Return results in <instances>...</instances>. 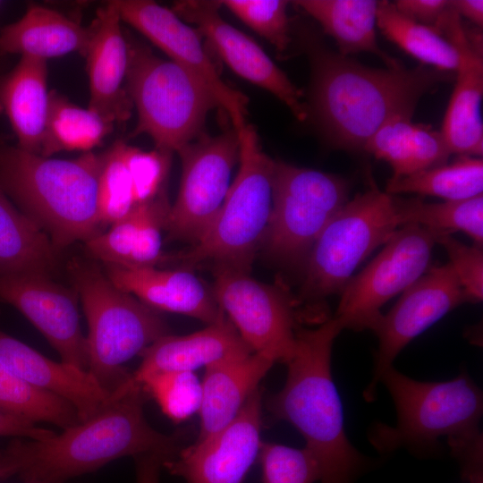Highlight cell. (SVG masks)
I'll return each mask as SVG.
<instances>
[{
  "mask_svg": "<svg viewBox=\"0 0 483 483\" xmlns=\"http://www.w3.org/2000/svg\"><path fill=\"white\" fill-rule=\"evenodd\" d=\"M310 66L308 119L336 149L363 152L376 131L397 114H414L419 100L452 72L425 65L384 69L365 66L304 33Z\"/></svg>",
  "mask_w": 483,
  "mask_h": 483,
  "instance_id": "cell-1",
  "label": "cell"
},
{
  "mask_svg": "<svg viewBox=\"0 0 483 483\" xmlns=\"http://www.w3.org/2000/svg\"><path fill=\"white\" fill-rule=\"evenodd\" d=\"M182 448V435L162 434L148 424L143 391L130 377L89 419L48 437L13 438L0 451V479L64 483L122 457L163 453L173 458Z\"/></svg>",
  "mask_w": 483,
  "mask_h": 483,
  "instance_id": "cell-2",
  "label": "cell"
},
{
  "mask_svg": "<svg viewBox=\"0 0 483 483\" xmlns=\"http://www.w3.org/2000/svg\"><path fill=\"white\" fill-rule=\"evenodd\" d=\"M342 330L335 318L316 328H298L284 385L265 402L274 419L289 422L303 436L318 463L319 483H354L368 464L347 437L332 377V347Z\"/></svg>",
  "mask_w": 483,
  "mask_h": 483,
  "instance_id": "cell-3",
  "label": "cell"
},
{
  "mask_svg": "<svg viewBox=\"0 0 483 483\" xmlns=\"http://www.w3.org/2000/svg\"><path fill=\"white\" fill-rule=\"evenodd\" d=\"M103 154L58 159L0 145V185L57 250L99 233Z\"/></svg>",
  "mask_w": 483,
  "mask_h": 483,
  "instance_id": "cell-4",
  "label": "cell"
},
{
  "mask_svg": "<svg viewBox=\"0 0 483 483\" xmlns=\"http://www.w3.org/2000/svg\"><path fill=\"white\" fill-rule=\"evenodd\" d=\"M379 383L390 393L397 413L394 426L376 423L369 433L381 453L405 447L414 452L436 450L445 436L451 453L480 438L482 393L466 372L445 382L415 380L386 369Z\"/></svg>",
  "mask_w": 483,
  "mask_h": 483,
  "instance_id": "cell-5",
  "label": "cell"
},
{
  "mask_svg": "<svg viewBox=\"0 0 483 483\" xmlns=\"http://www.w3.org/2000/svg\"><path fill=\"white\" fill-rule=\"evenodd\" d=\"M67 270L88 323V371L114 392L131 376L123 364L168 334L167 326L155 309L116 287L95 263L72 258Z\"/></svg>",
  "mask_w": 483,
  "mask_h": 483,
  "instance_id": "cell-6",
  "label": "cell"
},
{
  "mask_svg": "<svg viewBox=\"0 0 483 483\" xmlns=\"http://www.w3.org/2000/svg\"><path fill=\"white\" fill-rule=\"evenodd\" d=\"M127 42L126 91L138 115L132 134H146L156 148L178 152L203 132L219 105L193 72L139 41Z\"/></svg>",
  "mask_w": 483,
  "mask_h": 483,
  "instance_id": "cell-7",
  "label": "cell"
},
{
  "mask_svg": "<svg viewBox=\"0 0 483 483\" xmlns=\"http://www.w3.org/2000/svg\"><path fill=\"white\" fill-rule=\"evenodd\" d=\"M237 133L240 165L225 201L202 238L177 256L190 267L213 261L216 267L249 272L256 249L265 238L272 211L275 160L263 151L251 124Z\"/></svg>",
  "mask_w": 483,
  "mask_h": 483,
  "instance_id": "cell-8",
  "label": "cell"
},
{
  "mask_svg": "<svg viewBox=\"0 0 483 483\" xmlns=\"http://www.w3.org/2000/svg\"><path fill=\"white\" fill-rule=\"evenodd\" d=\"M395 199L369 187L356 194L327 224L307 258L301 295L323 300L341 292L357 267L401 227Z\"/></svg>",
  "mask_w": 483,
  "mask_h": 483,
  "instance_id": "cell-9",
  "label": "cell"
},
{
  "mask_svg": "<svg viewBox=\"0 0 483 483\" xmlns=\"http://www.w3.org/2000/svg\"><path fill=\"white\" fill-rule=\"evenodd\" d=\"M343 177L275 160L268 254L285 265L306 258L319 234L350 199Z\"/></svg>",
  "mask_w": 483,
  "mask_h": 483,
  "instance_id": "cell-10",
  "label": "cell"
},
{
  "mask_svg": "<svg viewBox=\"0 0 483 483\" xmlns=\"http://www.w3.org/2000/svg\"><path fill=\"white\" fill-rule=\"evenodd\" d=\"M436 233L418 225L401 226L374 259L342 290L334 318L342 329L373 330L386 302L428 269Z\"/></svg>",
  "mask_w": 483,
  "mask_h": 483,
  "instance_id": "cell-11",
  "label": "cell"
},
{
  "mask_svg": "<svg viewBox=\"0 0 483 483\" xmlns=\"http://www.w3.org/2000/svg\"><path fill=\"white\" fill-rule=\"evenodd\" d=\"M177 153L181 182L165 229L171 239L194 245L213 223L231 186L240 156L238 133L233 127L214 136L202 132Z\"/></svg>",
  "mask_w": 483,
  "mask_h": 483,
  "instance_id": "cell-12",
  "label": "cell"
},
{
  "mask_svg": "<svg viewBox=\"0 0 483 483\" xmlns=\"http://www.w3.org/2000/svg\"><path fill=\"white\" fill-rule=\"evenodd\" d=\"M214 297L242 340L273 363H287L297 342L294 303L282 289L249 272L216 267Z\"/></svg>",
  "mask_w": 483,
  "mask_h": 483,
  "instance_id": "cell-13",
  "label": "cell"
},
{
  "mask_svg": "<svg viewBox=\"0 0 483 483\" xmlns=\"http://www.w3.org/2000/svg\"><path fill=\"white\" fill-rule=\"evenodd\" d=\"M122 21L146 37L169 59L193 72L210 89L238 131L247 123L248 98L221 77L203 38L172 9L150 0H114Z\"/></svg>",
  "mask_w": 483,
  "mask_h": 483,
  "instance_id": "cell-14",
  "label": "cell"
},
{
  "mask_svg": "<svg viewBox=\"0 0 483 483\" xmlns=\"http://www.w3.org/2000/svg\"><path fill=\"white\" fill-rule=\"evenodd\" d=\"M464 302H469L468 297L449 263L428 268L403 291L373 329L378 347L372 378L363 392L364 399L368 402L376 399L382 374L393 366L410 342Z\"/></svg>",
  "mask_w": 483,
  "mask_h": 483,
  "instance_id": "cell-15",
  "label": "cell"
},
{
  "mask_svg": "<svg viewBox=\"0 0 483 483\" xmlns=\"http://www.w3.org/2000/svg\"><path fill=\"white\" fill-rule=\"evenodd\" d=\"M220 6V1L182 0L175 2L172 10L193 25L234 73L271 93L300 122L306 121L309 114L302 91L252 38L223 19Z\"/></svg>",
  "mask_w": 483,
  "mask_h": 483,
  "instance_id": "cell-16",
  "label": "cell"
},
{
  "mask_svg": "<svg viewBox=\"0 0 483 483\" xmlns=\"http://www.w3.org/2000/svg\"><path fill=\"white\" fill-rule=\"evenodd\" d=\"M262 407L258 388L231 423L210 437L182 447L163 468L186 483H242L259 453Z\"/></svg>",
  "mask_w": 483,
  "mask_h": 483,
  "instance_id": "cell-17",
  "label": "cell"
},
{
  "mask_svg": "<svg viewBox=\"0 0 483 483\" xmlns=\"http://www.w3.org/2000/svg\"><path fill=\"white\" fill-rule=\"evenodd\" d=\"M0 301L22 313L58 352L63 362L88 370L78 295L42 274L0 275Z\"/></svg>",
  "mask_w": 483,
  "mask_h": 483,
  "instance_id": "cell-18",
  "label": "cell"
},
{
  "mask_svg": "<svg viewBox=\"0 0 483 483\" xmlns=\"http://www.w3.org/2000/svg\"><path fill=\"white\" fill-rule=\"evenodd\" d=\"M114 1L97 11L84 53L89 84L90 109L114 123L129 118L131 101L124 89L128 42Z\"/></svg>",
  "mask_w": 483,
  "mask_h": 483,
  "instance_id": "cell-19",
  "label": "cell"
},
{
  "mask_svg": "<svg viewBox=\"0 0 483 483\" xmlns=\"http://www.w3.org/2000/svg\"><path fill=\"white\" fill-rule=\"evenodd\" d=\"M447 39L455 47L459 66L444 116L441 133L451 154L481 157L483 154V55L481 33L453 29Z\"/></svg>",
  "mask_w": 483,
  "mask_h": 483,
  "instance_id": "cell-20",
  "label": "cell"
},
{
  "mask_svg": "<svg viewBox=\"0 0 483 483\" xmlns=\"http://www.w3.org/2000/svg\"><path fill=\"white\" fill-rule=\"evenodd\" d=\"M104 266L105 274L116 287L155 310L186 315L207 325L225 317L213 292L191 271L157 267Z\"/></svg>",
  "mask_w": 483,
  "mask_h": 483,
  "instance_id": "cell-21",
  "label": "cell"
},
{
  "mask_svg": "<svg viewBox=\"0 0 483 483\" xmlns=\"http://www.w3.org/2000/svg\"><path fill=\"white\" fill-rule=\"evenodd\" d=\"M0 363L31 386L71 403L80 421L97 413L114 396L88 370L50 360L1 330Z\"/></svg>",
  "mask_w": 483,
  "mask_h": 483,
  "instance_id": "cell-22",
  "label": "cell"
},
{
  "mask_svg": "<svg viewBox=\"0 0 483 483\" xmlns=\"http://www.w3.org/2000/svg\"><path fill=\"white\" fill-rule=\"evenodd\" d=\"M253 352L225 316L201 330L184 335H165L140 354L141 362L131 374L133 383L157 373L193 372Z\"/></svg>",
  "mask_w": 483,
  "mask_h": 483,
  "instance_id": "cell-23",
  "label": "cell"
},
{
  "mask_svg": "<svg viewBox=\"0 0 483 483\" xmlns=\"http://www.w3.org/2000/svg\"><path fill=\"white\" fill-rule=\"evenodd\" d=\"M273 364L251 352L206 368L201 380L200 426L196 442L210 437L234 419Z\"/></svg>",
  "mask_w": 483,
  "mask_h": 483,
  "instance_id": "cell-24",
  "label": "cell"
},
{
  "mask_svg": "<svg viewBox=\"0 0 483 483\" xmlns=\"http://www.w3.org/2000/svg\"><path fill=\"white\" fill-rule=\"evenodd\" d=\"M49 100L45 60L21 56L18 64L0 80V109L10 122L19 148L40 154Z\"/></svg>",
  "mask_w": 483,
  "mask_h": 483,
  "instance_id": "cell-25",
  "label": "cell"
},
{
  "mask_svg": "<svg viewBox=\"0 0 483 483\" xmlns=\"http://www.w3.org/2000/svg\"><path fill=\"white\" fill-rule=\"evenodd\" d=\"M91 36L84 27L53 9L32 4L0 30V53L47 61L73 52L84 55Z\"/></svg>",
  "mask_w": 483,
  "mask_h": 483,
  "instance_id": "cell-26",
  "label": "cell"
},
{
  "mask_svg": "<svg viewBox=\"0 0 483 483\" xmlns=\"http://www.w3.org/2000/svg\"><path fill=\"white\" fill-rule=\"evenodd\" d=\"M412 116H393L364 147L363 152L390 165L392 178L445 164L452 155L440 131L429 124L413 123Z\"/></svg>",
  "mask_w": 483,
  "mask_h": 483,
  "instance_id": "cell-27",
  "label": "cell"
},
{
  "mask_svg": "<svg viewBox=\"0 0 483 483\" xmlns=\"http://www.w3.org/2000/svg\"><path fill=\"white\" fill-rule=\"evenodd\" d=\"M292 3L316 20L335 40L340 55L369 53L379 57L386 67L402 64L377 44L376 27L379 1L298 0Z\"/></svg>",
  "mask_w": 483,
  "mask_h": 483,
  "instance_id": "cell-28",
  "label": "cell"
},
{
  "mask_svg": "<svg viewBox=\"0 0 483 483\" xmlns=\"http://www.w3.org/2000/svg\"><path fill=\"white\" fill-rule=\"evenodd\" d=\"M57 251L47 233L10 201L0 185V275L51 276L57 266Z\"/></svg>",
  "mask_w": 483,
  "mask_h": 483,
  "instance_id": "cell-29",
  "label": "cell"
},
{
  "mask_svg": "<svg viewBox=\"0 0 483 483\" xmlns=\"http://www.w3.org/2000/svg\"><path fill=\"white\" fill-rule=\"evenodd\" d=\"M113 126L89 107H80L52 90L39 155L50 157L60 151L90 152L112 131Z\"/></svg>",
  "mask_w": 483,
  "mask_h": 483,
  "instance_id": "cell-30",
  "label": "cell"
},
{
  "mask_svg": "<svg viewBox=\"0 0 483 483\" xmlns=\"http://www.w3.org/2000/svg\"><path fill=\"white\" fill-rule=\"evenodd\" d=\"M377 27L405 53L433 69L455 72L459 56L455 47L435 28L402 14L389 1H379Z\"/></svg>",
  "mask_w": 483,
  "mask_h": 483,
  "instance_id": "cell-31",
  "label": "cell"
},
{
  "mask_svg": "<svg viewBox=\"0 0 483 483\" xmlns=\"http://www.w3.org/2000/svg\"><path fill=\"white\" fill-rule=\"evenodd\" d=\"M386 193H417L445 200H462L482 194L483 160L481 157L459 156L445 163L418 173L388 179Z\"/></svg>",
  "mask_w": 483,
  "mask_h": 483,
  "instance_id": "cell-32",
  "label": "cell"
},
{
  "mask_svg": "<svg viewBox=\"0 0 483 483\" xmlns=\"http://www.w3.org/2000/svg\"><path fill=\"white\" fill-rule=\"evenodd\" d=\"M401 225H418L435 233L462 231L482 246L483 196L462 200H445L440 203L425 202L421 198L394 197Z\"/></svg>",
  "mask_w": 483,
  "mask_h": 483,
  "instance_id": "cell-33",
  "label": "cell"
},
{
  "mask_svg": "<svg viewBox=\"0 0 483 483\" xmlns=\"http://www.w3.org/2000/svg\"><path fill=\"white\" fill-rule=\"evenodd\" d=\"M0 411L33 423H50L62 429L80 422L71 403L31 386L1 363Z\"/></svg>",
  "mask_w": 483,
  "mask_h": 483,
  "instance_id": "cell-34",
  "label": "cell"
},
{
  "mask_svg": "<svg viewBox=\"0 0 483 483\" xmlns=\"http://www.w3.org/2000/svg\"><path fill=\"white\" fill-rule=\"evenodd\" d=\"M126 142L115 141L103 153L98 179V212L101 226L117 222L135 207L133 186L125 158Z\"/></svg>",
  "mask_w": 483,
  "mask_h": 483,
  "instance_id": "cell-35",
  "label": "cell"
},
{
  "mask_svg": "<svg viewBox=\"0 0 483 483\" xmlns=\"http://www.w3.org/2000/svg\"><path fill=\"white\" fill-rule=\"evenodd\" d=\"M138 386L148 394L172 421L180 423L199 412L202 388L194 372H165L149 375Z\"/></svg>",
  "mask_w": 483,
  "mask_h": 483,
  "instance_id": "cell-36",
  "label": "cell"
},
{
  "mask_svg": "<svg viewBox=\"0 0 483 483\" xmlns=\"http://www.w3.org/2000/svg\"><path fill=\"white\" fill-rule=\"evenodd\" d=\"M220 4L268 41L278 54L286 53L292 43L288 1L225 0Z\"/></svg>",
  "mask_w": 483,
  "mask_h": 483,
  "instance_id": "cell-37",
  "label": "cell"
},
{
  "mask_svg": "<svg viewBox=\"0 0 483 483\" xmlns=\"http://www.w3.org/2000/svg\"><path fill=\"white\" fill-rule=\"evenodd\" d=\"M259 462L263 483H315L319 470L312 454L304 448L261 442Z\"/></svg>",
  "mask_w": 483,
  "mask_h": 483,
  "instance_id": "cell-38",
  "label": "cell"
},
{
  "mask_svg": "<svg viewBox=\"0 0 483 483\" xmlns=\"http://www.w3.org/2000/svg\"><path fill=\"white\" fill-rule=\"evenodd\" d=\"M165 191L138 205L139 223L130 263L133 267H157L167 256L162 251V230L170 208Z\"/></svg>",
  "mask_w": 483,
  "mask_h": 483,
  "instance_id": "cell-39",
  "label": "cell"
},
{
  "mask_svg": "<svg viewBox=\"0 0 483 483\" xmlns=\"http://www.w3.org/2000/svg\"><path fill=\"white\" fill-rule=\"evenodd\" d=\"M172 154L156 148L149 151L126 144L125 158L131 174L135 205L152 200L164 189Z\"/></svg>",
  "mask_w": 483,
  "mask_h": 483,
  "instance_id": "cell-40",
  "label": "cell"
},
{
  "mask_svg": "<svg viewBox=\"0 0 483 483\" xmlns=\"http://www.w3.org/2000/svg\"><path fill=\"white\" fill-rule=\"evenodd\" d=\"M139 223V208L112 224L106 232L85 242L88 254L106 264L127 266L133 250Z\"/></svg>",
  "mask_w": 483,
  "mask_h": 483,
  "instance_id": "cell-41",
  "label": "cell"
},
{
  "mask_svg": "<svg viewBox=\"0 0 483 483\" xmlns=\"http://www.w3.org/2000/svg\"><path fill=\"white\" fill-rule=\"evenodd\" d=\"M436 242L442 245L449 257V264L455 273L469 302H479L483 297L482 246L467 245L450 233H436Z\"/></svg>",
  "mask_w": 483,
  "mask_h": 483,
  "instance_id": "cell-42",
  "label": "cell"
},
{
  "mask_svg": "<svg viewBox=\"0 0 483 483\" xmlns=\"http://www.w3.org/2000/svg\"><path fill=\"white\" fill-rule=\"evenodd\" d=\"M395 8L422 25L435 27L449 7V0H397Z\"/></svg>",
  "mask_w": 483,
  "mask_h": 483,
  "instance_id": "cell-43",
  "label": "cell"
},
{
  "mask_svg": "<svg viewBox=\"0 0 483 483\" xmlns=\"http://www.w3.org/2000/svg\"><path fill=\"white\" fill-rule=\"evenodd\" d=\"M55 433L53 430L38 427L36 423L0 411V436L41 439Z\"/></svg>",
  "mask_w": 483,
  "mask_h": 483,
  "instance_id": "cell-44",
  "label": "cell"
},
{
  "mask_svg": "<svg viewBox=\"0 0 483 483\" xmlns=\"http://www.w3.org/2000/svg\"><path fill=\"white\" fill-rule=\"evenodd\" d=\"M135 461L136 483H159L163 463L171 459L163 453H148L133 457Z\"/></svg>",
  "mask_w": 483,
  "mask_h": 483,
  "instance_id": "cell-45",
  "label": "cell"
},
{
  "mask_svg": "<svg viewBox=\"0 0 483 483\" xmlns=\"http://www.w3.org/2000/svg\"><path fill=\"white\" fill-rule=\"evenodd\" d=\"M452 8L462 18H466L479 28L483 26L482 0H450Z\"/></svg>",
  "mask_w": 483,
  "mask_h": 483,
  "instance_id": "cell-46",
  "label": "cell"
},
{
  "mask_svg": "<svg viewBox=\"0 0 483 483\" xmlns=\"http://www.w3.org/2000/svg\"><path fill=\"white\" fill-rule=\"evenodd\" d=\"M482 478H477L474 479L470 480V483H482Z\"/></svg>",
  "mask_w": 483,
  "mask_h": 483,
  "instance_id": "cell-47",
  "label": "cell"
},
{
  "mask_svg": "<svg viewBox=\"0 0 483 483\" xmlns=\"http://www.w3.org/2000/svg\"><path fill=\"white\" fill-rule=\"evenodd\" d=\"M0 5H1V1H0Z\"/></svg>",
  "mask_w": 483,
  "mask_h": 483,
  "instance_id": "cell-48",
  "label": "cell"
}]
</instances>
